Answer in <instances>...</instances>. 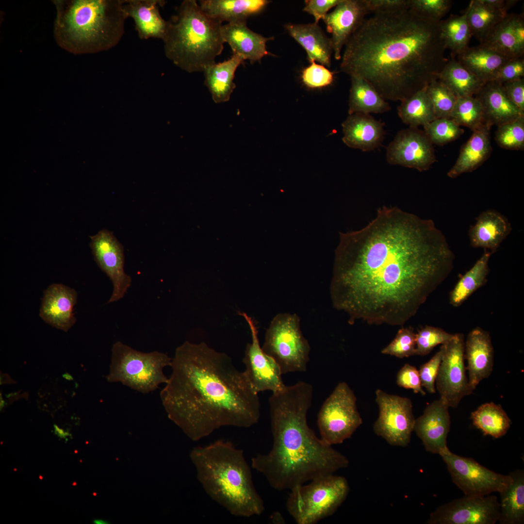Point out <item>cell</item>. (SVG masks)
Here are the masks:
<instances>
[{"instance_id": "34", "label": "cell", "mask_w": 524, "mask_h": 524, "mask_svg": "<svg viewBox=\"0 0 524 524\" xmlns=\"http://www.w3.org/2000/svg\"><path fill=\"white\" fill-rule=\"evenodd\" d=\"M348 114H381L390 109L385 101L375 88L365 80L351 77Z\"/></svg>"}, {"instance_id": "40", "label": "cell", "mask_w": 524, "mask_h": 524, "mask_svg": "<svg viewBox=\"0 0 524 524\" xmlns=\"http://www.w3.org/2000/svg\"><path fill=\"white\" fill-rule=\"evenodd\" d=\"M467 20L472 35L481 42L491 30L507 15L483 0H473L467 7Z\"/></svg>"}, {"instance_id": "5", "label": "cell", "mask_w": 524, "mask_h": 524, "mask_svg": "<svg viewBox=\"0 0 524 524\" xmlns=\"http://www.w3.org/2000/svg\"><path fill=\"white\" fill-rule=\"evenodd\" d=\"M190 457L204 491L231 515L248 518L264 511L244 452L232 442L220 439L197 446Z\"/></svg>"}, {"instance_id": "52", "label": "cell", "mask_w": 524, "mask_h": 524, "mask_svg": "<svg viewBox=\"0 0 524 524\" xmlns=\"http://www.w3.org/2000/svg\"><path fill=\"white\" fill-rule=\"evenodd\" d=\"M524 76V60L523 58L519 57L511 59L503 65L495 73L491 81L502 84L522 79Z\"/></svg>"}, {"instance_id": "22", "label": "cell", "mask_w": 524, "mask_h": 524, "mask_svg": "<svg viewBox=\"0 0 524 524\" xmlns=\"http://www.w3.org/2000/svg\"><path fill=\"white\" fill-rule=\"evenodd\" d=\"M464 356L469 383L474 391L492 371L493 348L489 333L478 327L472 329L465 342Z\"/></svg>"}, {"instance_id": "16", "label": "cell", "mask_w": 524, "mask_h": 524, "mask_svg": "<svg viewBox=\"0 0 524 524\" xmlns=\"http://www.w3.org/2000/svg\"><path fill=\"white\" fill-rule=\"evenodd\" d=\"M90 246L95 261L112 281L113 290L108 303L122 298L131 284V278L124 270V248L107 229H101L90 236Z\"/></svg>"}, {"instance_id": "18", "label": "cell", "mask_w": 524, "mask_h": 524, "mask_svg": "<svg viewBox=\"0 0 524 524\" xmlns=\"http://www.w3.org/2000/svg\"><path fill=\"white\" fill-rule=\"evenodd\" d=\"M391 164L427 170L436 161L433 144L425 132L409 127L399 131L387 149Z\"/></svg>"}, {"instance_id": "44", "label": "cell", "mask_w": 524, "mask_h": 524, "mask_svg": "<svg viewBox=\"0 0 524 524\" xmlns=\"http://www.w3.org/2000/svg\"><path fill=\"white\" fill-rule=\"evenodd\" d=\"M426 91L432 102L436 118H450L458 98L455 95L438 79L429 83Z\"/></svg>"}, {"instance_id": "24", "label": "cell", "mask_w": 524, "mask_h": 524, "mask_svg": "<svg viewBox=\"0 0 524 524\" xmlns=\"http://www.w3.org/2000/svg\"><path fill=\"white\" fill-rule=\"evenodd\" d=\"M221 33L224 43L230 46L233 54L240 56L244 61L251 63L259 61L269 54L266 43L274 39L265 37L256 33L246 26V20L228 23L222 25Z\"/></svg>"}, {"instance_id": "28", "label": "cell", "mask_w": 524, "mask_h": 524, "mask_svg": "<svg viewBox=\"0 0 524 524\" xmlns=\"http://www.w3.org/2000/svg\"><path fill=\"white\" fill-rule=\"evenodd\" d=\"M284 27L288 34L305 50L310 62H317L330 67L333 53L331 41L318 24L288 23Z\"/></svg>"}, {"instance_id": "2", "label": "cell", "mask_w": 524, "mask_h": 524, "mask_svg": "<svg viewBox=\"0 0 524 524\" xmlns=\"http://www.w3.org/2000/svg\"><path fill=\"white\" fill-rule=\"evenodd\" d=\"M441 21L409 8L374 13L344 46L341 70L365 80L384 99L401 101L438 79L447 62Z\"/></svg>"}, {"instance_id": "17", "label": "cell", "mask_w": 524, "mask_h": 524, "mask_svg": "<svg viewBox=\"0 0 524 524\" xmlns=\"http://www.w3.org/2000/svg\"><path fill=\"white\" fill-rule=\"evenodd\" d=\"M239 313L247 323L251 335V342L247 344L243 358L246 377L257 393L265 391L274 393L282 390L286 385L282 379L281 370L261 346L254 320L245 312Z\"/></svg>"}, {"instance_id": "58", "label": "cell", "mask_w": 524, "mask_h": 524, "mask_svg": "<svg viewBox=\"0 0 524 524\" xmlns=\"http://www.w3.org/2000/svg\"><path fill=\"white\" fill-rule=\"evenodd\" d=\"M104 522H104L103 520H96L94 521V523L98 524H106V523H104Z\"/></svg>"}, {"instance_id": "3", "label": "cell", "mask_w": 524, "mask_h": 524, "mask_svg": "<svg viewBox=\"0 0 524 524\" xmlns=\"http://www.w3.org/2000/svg\"><path fill=\"white\" fill-rule=\"evenodd\" d=\"M170 367L162 403L193 441L223 426L247 428L258 422V393L226 354L204 342L185 341L176 349Z\"/></svg>"}, {"instance_id": "42", "label": "cell", "mask_w": 524, "mask_h": 524, "mask_svg": "<svg viewBox=\"0 0 524 524\" xmlns=\"http://www.w3.org/2000/svg\"><path fill=\"white\" fill-rule=\"evenodd\" d=\"M450 118L473 131L487 124L482 105L474 96L458 98Z\"/></svg>"}, {"instance_id": "38", "label": "cell", "mask_w": 524, "mask_h": 524, "mask_svg": "<svg viewBox=\"0 0 524 524\" xmlns=\"http://www.w3.org/2000/svg\"><path fill=\"white\" fill-rule=\"evenodd\" d=\"M517 15L507 14L491 30L481 44L510 59L523 57L524 51L519 47L514 33Z\"/></svg>"}, {"instance_id": "29", "label": "cell", "mask_w": 524, "mask_h": 524, "mask_svg": "<svg viewBox=\"0 0 524 524\" xmlns=\"http://www.w3.org/2000/svg\"><path fill=\"white\" fill-rule=\"evenodd\" d=\"M491 127L485 124L473 131L461 148L456 163L448 172L449 177L453 179L463 173L473 172L488 159L491 151Z\"/></svg>"}, {"instance_id": "27", "label": "cell", "mask_w": 524, "mask_h": 524, "mask_svg": "<svg viewBox=\"0 0 524 524\" xmlns=\"http://www.w3.org/2000/svg\"><path fill=\"white\" fill-rule=\"evenodd\" d=\"M475 96L482 105L485 122L491 127H498L524 115L510 101L499 82L485 83Z\"/></svg>"}, {"instance_id": "12", "label": "cell", "mask_w": 524, "mask_h": 524, "mask_svg": "<svg viewBox=\"0 0 524 524\" xmlns=\"http://www.w3.org/2000/svg\"><path fill=\"white\" fill-rule=\"evenodd\" d=\"M439 455L445 463L453 483L465 495L485 496L500 492L512 480L509 475H503L489 470L472 458L452 453L447 447Z\"/></svg>"}, {"instance_id": "1", "label": "cell", "mask_w": 524, "mask_h": 524, "mask_svg": "<svg viewBox=\"0 0 524 524\" xmlns=\"http://www.w3.org/2000/svg\"><path fill=\"white\" fill-rule=\"evenodd\" d=\"M340 237L329 291L350 324L403 326L453 268L433 220L397 207L379 208L365 227Z\"/></svg>"}, {"instance_id": "37", "label": "cell", "mask_w": 524, "mask_h": 524, "mask_svg": "<svg viewBox=\"0 0 524 524\" xmlns=\"http://www.w3.org/2000/svg\"><path fill=\"white\" fill-rule=\"evenodd\" d=\"M426 87L402 100L398 107L399 116L409 127L424 126L436 118Z\"/></svg>"}, {"instance_id": "54", "label": "cell", "mask_w": 524, "mask_h": 524, "mask_svg": "<svg viewBox=\"0 0 524 524\" xmlns=\"http://www.w3.org/2000/svg\"><path fill=\"white\" fill-rule=\"evenodd\" d=\"M510 101L524 114V81L523 78L501 84Z\"/></svg>"}, {"instance_id": "7", "label": "cell", "mask_w": 524, "mask_h": 524, "mask_svg": "<svg viewBox=\"0 0 524 524\" xmlns=\"http://www.w3.org/2000/svg\"><path fill=\"white\" fill-rule=\"evenodd\" d=\"M165 56L189 73L203 72L223 49L222 23L206 15L195 0H184L167 21Z\"/></svg>"}, {"instance_id": "56", "label": "cell", "mask_w": 524, "mask_h": 524, "mask_svg": "<svg viewBox=\"0 0 524 524\" xmlns=\"http://www.w3.org/2000/svg\"><path fill=\"white\" fill-rule=\"evenodd\" d=\"M514 33L519 47L524 51V20L522 15H517L514 25Z\"/></svg>"}, {"instance_id": "48", "label": "cell", "mask_w": 524, "mask_h": 524, "mask_svg": "<svg viewBox=\"0 0 524 524\" xmlns=\"http://www.w3.org/2000/svg\"><path fill=\"white\" fill-rule=\"evenodd\" d=\"M451 1L448 0H409V8L419 15L436 21L448 12Z\"/></svg>"}, {"instance_id": "23", "label": "cell", "mask_w": 524, "mask_h": 524, "mask_svg": "<svg viewBox=\"0 0 524 524\" xmlns=\"http://www.w3.org/2000/svg\"><path fill=\"white\" fill-rule=\"evenodd\" d=\"M165 3L163 0H123V11L127 18L133 19L139 38L163 39L167 22L161 16L160 8Z\"/></svg>"}, {"instance_id": "55", "label": "cell", "mask_w": 524, "mask_h": 524, "mask_svg": "<svg viewBox=\"0 0 524 524\" xmlns=\"http://www.w3.org/2000/svg\"><path fill=\"white\" fill-rule=\"evenodd\" d=\"M369 13L388 12L409 8V0H365Z\"/></svg>"}, {"instance_id": "39", "label": "cell", "mask_w": 524, "mask_h": 524, "mask_svg": "<svg viewBox=\"0 0 524 524\" xmlns=\"http://www.w3.org/2000/svg\"><path fill=\"white\" fill-rule=\"evenodd\" d=\"M474 425L485 435L494 438L504 436L511 425V420L501 406L486 403L471 413Z\"/></svg>"}, {"instance_id": "10", "label": "cell", "mask_w": 524, "mask_h": 524, "mask_svg": "<svg viewBox=\"0 0 524 524\" xmlns=\"http://www.w3.org/2000/svg\"><path fill=\"white\" fill-rule=\"evenodd\" d=\"M262 347L278 363L283 374L306 371L311 347L295 313L275 315L266 331Z\"/></svg>"}, {"instance_id": "14", "label": "cell", "mask_w": 524, "mask_h": 524, "mask_svg": "<svg viewBox=\"0 0 524 524\" xmlns=\"http://www.w3.org/2000/svg\"><path fill=\"white\" fill-rule=\"evenodd\" d=\"M442 345V357L435 388L440 398L449 408H456L463 397L473 392L466 373L463 334H454L452 338Z\"/></svg>"}, {"instance_id": "43", "label": "cell", "mask_w": 524, "mask_h": 524, "mask_svg": "<svg viewBox=\"0 0 524 524\" xmlns=\"http://www.w3.org/2000/svg\"><path fill=\"white\" fill-rule=\"evenodd\" d=\"M432 144L443 145L459 138L464 130L451 118H436L424 126Z\"/></svg>"}, {"instance_id": "51", "label": "cell", "mask_w": 524, "mask_h": 524, "mask_svg": "<svg viewBox=\"0 0 524 524\" xmlns=\"http://www.w3.org/2000/svg\"><path fill=\"white\" fill-rule=\"evenodd\" d=\"M396 383L400 387L412 390L415 393L426 394L421 385L419 371L414 366L406 363L399 370Z\"/></svg>"}, {"instance_id": "33", "label": "cell", "mask_w": 524, "mask_h": 524, "mask_svg": "<svg viewBox=\"0 0 524 524\" xmlns=\"http://www.w3.org/2000/svg\"><path fill=\"white\" fill-rule=\"evenodd\" d=\"M512 480L499 492L500 502L498 522L500 524H522L524 522V472H511Z\"/></svg>"}, {"instance_id": "26", "label": "cell", "mask_w": 524, "mask_h": 524, "mask_svg": "<svg viewBox=\"0 0 524 524\" xmlns=\"http://www.w3.org/2000/svg\"><path fill=\"white\" fill-rule=\"evenodd\" d=\"M511 230L508 219L500 213L488 210L482 212L469 230L471 246L494 252Z\"/></svg>"}, {"instance_id": "31", "label": "cell", "mask_w": 524, "mask_h": 524, "mask_svg": "<svg viewBox=\"0 0 524 524\" xmlns=\"http://www.w3.org/2000/svg\"><path fill=\"white\" fill-rule=\"evenodd\" d=\"M244 61L238 55L232 54L228 60L215 63L204 70V84L214 102L220 103L229 100L236 87L233 82L235 72Z\"/></svg>"}, {"instance_id": "47", "label": "cell", "mask_w": 524, "mask_h": 524, "mask_svg": "<svg viewBox=\"0 0 524 524\" xmlns=\"http://www.w3.org/2000/svg\"><path fill=\"white\" fill-rule=\"evenodd\" d=\"M416 333L411 327H402L395 338L381 352L402 359L415 355Z\"/></svg>"}, {"instance_id": "13", "label": "cell", "mask_w": 524, "mask_h": 524, "mask_svg": "<svg viewBox=\"0 0 524 524\" xmlns=\"http://www.w3.org/2000/svg\"><path fill=\"white\" fill-rule=\"evenodd\" d=\"M375 394L379 414L373 426L374 432L390 445L406 446L410 441L415 421L411 400L379 389Z\"/></svg>"}, {"instance_id": "50", "label": "cell", "mask_w": 524, "mask_h": 524, "mask_svg": "<svg viewBox=\"0 0 524 524\" xmlns=\"http://www.w3.org/2000/svg\"><path fill=\"white\" fill-rule=\"evenodd\" d=\"M443 348L441 345L439 351L426 362L422 365L419 371L421 385L429 393L436 392L435 381L442 357Z\"/></svg>"}, {"instance_id": "20", "label": "cell", "mask_w": 524, "mask_h": 524, "mask_svg": "<svg viewBox=\"0 0 524 524\" xmlns=\"http://www.w3.org/2000/svg\"><path fill=\"white\" fill-rule=\"evenodd\" d=\"M449 408L440 398L428 404L423 414L415 419L413 431L428 452L439 454L447 447L450 427Z\"/></svg>"}, {"instance_id": "15", "label": "cell", "mask_w": 524, "mask_h": 524, "mask_svg": "<svg viewBox=\"0 0 524 524\" xmlns=\"http://www.w3.org/2000/svg\"><path fill=\"white\" fill-rule=\"evenodd\" d=\"M500 504L497 496L465 495L438 508L428 524H494L498 521Z\"/></svg>"}, {"instance_id": "36", "label": "cell", "mask_w": 524, "mask_h": 524, "mask_svg": "<svg viewBox=\"0 0 524 524\" xmlns=\"http://www.w3.org/2000/svg\"><path fill=\"white\" fill-rule=\"evenodd\" d=\"M491 254L484 250L474 265L460 277L450 294V303L454 307L461 305L486 282Z\"/></svg>"}, {"instance_id": "30", "label": "cell", "mask_w": 524, "mask_h": 524, "mask_svg": "<svg viewBox=\"0 0 524 524\" xmlns=\"http://www.w3.org/2000/svg\"><path fill=\"white\" fill-rule=\"evenodd\" d=\"M511 59H512L481 44L472 48L467 47L458 54V61L486 83L491 81L499 69Z\"/></svg>"}, {"instance_id": "35", "label": "cell", "mask_w": 524, "mask_h": 524, "mask_svg": "<svg viewBox=\"0 0 524 524\" xmlns=\"http://www.w3.org/2000/svg\"><path fill=\"white\" fill-rule=\"evenodd\" d=\"M438 79L457 98L474 96L485 83L454 59L447 62Z\"/></svg>"}, {"instance_id": "19", "label": "cell", "mask_w": 524, "mask_h": 524, "mask_svg": "<svg viewBox=\"0 0 524 524\" xmlns=\"http://www.w3.org/2000/svg\"><path fill=\"white\" fill-rule=\"evenodd\" d=\"M369 14L365 0H342L323 19L330 38L334 56L342 58V50Z\"/></svg>"}, {"instance_id": "45", "label": "cell", "mask_w": 524, "mask_h": 524, "mask_svg": "<svg viewBox=\"0 0 524 524\" xmlns=\"http://www.w3.org/2000/svg\"><path fill=\"white\" fill-rule=\"evenodd\" d=\"M495 141L502 148L516 150L524 148V115L498 126Z\"/></svg>"}, {"instance_id": "57", "label": "cell", "mask_w": 524, "mask_h": 524, "mask_svg": "<svg viewBox=\"0 0 524 524\" xmlns=\"http://www.w3.org/2000/svg\"><path fill=\"white\" fill-rule=\"evenodd\" d=\"M55 433L60 438L65 439L68 436L67 432H65L63 429L60 428L55 425H54Z\"/></svg>"}, {"instance_id": "49", "label": "cell", "mask_w": 524, "mask_h": 524, "mask_svg": "<svg viewBox=\"0 0 524 524\" xmlns=\"http://www.w3.org/2000/svg\"><path fill=\"white\" fill-rule=\"evenodd\" d=\"M310 63L311 65L302 71L304 83L312 88H321L330 84L333 80V73L314 61Z\"/></svg>"}, {"instance_id": "4", "label": "cell", "mask_w": 524, "mask_h": 524, "mask_svg": "<svg viewBox=\"0 0 524 524\" xmlns=\"http://www.w3.org/2000/svg\"><path fill=\"white\" fill-rule=\"evenodd\" d=\"M313 389L299 381L272 393L269 399L273 445L251 459L253 469L281 491L347 468V458L318 438L307 420Z\"/></svg>"}, {"instance_id": "9", "label": "cell", "mask_w": 524, "mask_h": 524, "mask_svg": "<svg viewBox=\"0 0 524 524\" xmlns=\"http://www.w3.org/2000/svg\"><path fill=\"white\" fill-rule=\"evenodd\" d=\"M286 501L289 514L297 524H315L333 514L349 491L344 476H321L291 489Z\"/></svg>"}, {"instance_id": "53", "label": "cell", "mask_w": 524, "mask_h": 524, "mask_svg": "<svg viewBox=\"0 0 524 524\" xmlns=\"http://www.w3.org/2000/svg\"><path fill=\"white\" fill-rule=\"evenodd\" d=\"M342 0H307L305 1V6L303 10L311 15L314 18V23L318 24L320 19H323L328 13V11L335 7Z\"/></svg>"}, {"instance_id": "25", "label": "cell", "mask_w": 524, "mask_h": 524, "mask_svg": "<svg viewBox=\"0 0 524 524\" xmlns=\"http://www.w3.org/2000/svg\"><path fill=\"white\" fill-rule=\"evenodd\" d=\"M342 127L343 141L350 147L371 151L378 147L384 139L383 124L369 114L349 115Z\"/></svg>"}, {"instance_id": "41", "label": "cell", "mask_w": 524, "mask_h": 524, "mask_svg": "<svg viewBox=\"0 0 524 524\" xmlns=\"http://www.w3.org/2000/svg\"><path fill=\"white\" fill-rule=\"evenodd\" d=\"M467 7L459 16L440 21L441 34L446 49L458 54L468 47L472 34L467 20Z\"/></svg>"}, {"instance_id": "32", "label": "cell", "mask_w": 524, "mask_h": 524, "mask_svg": "<svg viewBox=\"0 0 524 524\" xmlns=\"http://www.w3.org/2000/svg\"><path fill=\"white\" fill-rule=\"evenodd\" d=\"M266 0H203L199 5L208 16L221 23L246 20L250 15L262 10Z\"/></svg>"}, {"instance_id": "6", "label": "cell", "mask_w": 524, "mask_h": 524, "mask_svg": "<svg viewBox=\"0 0 524 524\" xmlns=\"http://www.w3.org/2000/svg\"><path fill=\"white\" fill-rule=\"evenodd\" d=\"M53 36L75 55L108 50L120 41L127 18L123 0H54Z\"/></svg>"}, {"instance_id": "11", "label": "cell", "mask_w": 524, "mask_h": 524, "mask_svg": "<svg viewBox=\"0 0 524 524\" xmlns=\"http://www.w3.org/2000/svg\"><path fill=\"white\" fill-rule=\"evenodd\" d=\"M357 398L345 382H339L323 403L318 414L320 438L332 445L350 438L362 424Z\"/></svg>"}, {"instance_id": "8", "label": "cell", "mask_w": 524, "mask_h": 524, "mask_svg": "<svg viewBox=\"0 0 524 524\" xmlns=\"http://www.w3.org/2000/svg\"><path fill=\"white\" fill-rule=\"evenodd\" d=\"M172 358L157 351L142 352L120 341L112 348L111 362L106 377L110 382H119L143 393L155 391L168 378L164 369L170 366Z\"/></svg>"}, {"instance_id": "21", "label": "cell", "mask_w": 524, "mask_h": 524, "mask_svg": "<svg viewBox=\"0 0 524 524\" xmlns=\"http://www.w3.org/2000/svg\"><path fill=\"white\" fill-rule=\"evenodd\" d=\"M77 300L74 289L62 284H51L44 292L40 317L51 326L67 331L76 322L73 310Z\"/></svg>"}, {"instance_id": "46", "label": "cell", "mask_w": 524, "mask_h": 524, "mask_svg": "<svg viewBox=\"0 0 524 524\" xmlns=\"http://www.w3.org/2000/svg\"><path fill=\"white\" fill-rule=\"evenodd\" d=\"M454 334L433 326H426L416 333L415 355L425 356L439 344L442 345L453 337Z\"/></svg>"}]
</instances>
